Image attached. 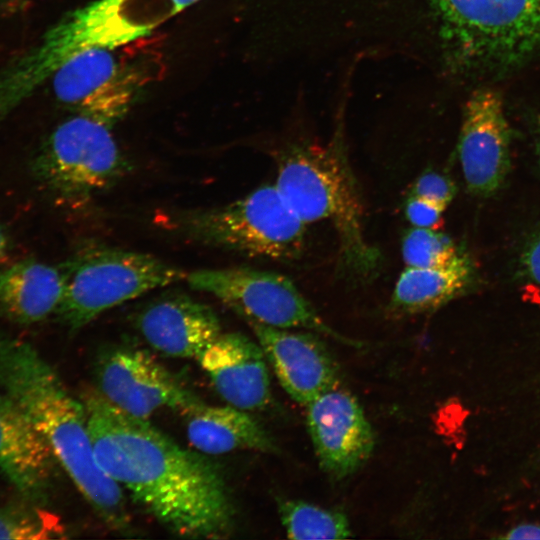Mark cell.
<instances>
[{
	"label": "cell",
	"instance_id": "cell-14",
	"mask_svg": "<svg viewBox=\"0 0 540 540\" xmlns=\"http://www.w3.org/2000/svg\"><path fill=\"white\" fill-rule=\"evenodd\" d=\"M280 385L306 405L340 384L339 366L324 342L311 332H293L248 320Z\"/></svg>",
	"mask_w": 540,
	"mask_h": 540
},
{
	"label": "cell",
	"instance_id": "cell-15",
	"mask_svg": "<svg viewBox=\"0 0 540 540\" xmlns=\"http://www.w3.org/2000/svg\"><path fill=\"white\" fill-rule=\"evenodd\" d=\"M56 459L16 402L0 389V474L21 501L44 508Z\"/></svg>",
	"mask_w": 540,
	"mask_h": 540
},
{
	"label": "cell",
	"instance_id": "cell-4",
	"mask_svg": "<svg viewBox=\"0 0 540 540\" xmlns=\"http://www.w3.org/2000/svg\"><path fill=\"white\" fill-rule=\"evenodd\" d=\"M452 60L508 65L540 49V0H428Z\"/></svg>",
	"mask_w": 540,
	"mask_h": 540
},
{
	"label": "cell",
	"instance_id": "cell-24",
	"mask_svg": "<svg viewBox=\"0 0 540 540\" xmlns=\"http://www.w3.org/2000/svg\"><path fill=\"white\" fill-rule=\"evenodd\" d=\"M456 194L452 180L435 171L424 172L414 183L411 196L433 202L443 208L451 203Z\"/></svg>",
	"mask_w": 540,
	"mask_h": 540
},
{
	"label": "cell",
	"instance_id": "cell-20",
	"mask_svg": "<svg viewBox=\"0 0 540 540\" xmlns=\"http://www.w3.org/2000/svg\"><path fill=\"white\" fill-rule=\"evenodd\" d=\"M471 277L472 266L465 255L445 267L406 266L395 285L390 308L401 314L435 310L464 291Z\"/></svg>",
	"mask_w": 540,
	"mask_h": 540
},
{
	"label": "cell",
	"instance_id": "cell-13",
	"mask_svg": "<svg viewBox=\"0 0 540 540\" xmlns=\"http://www.w3.org/2000/svg\"><path fill=\"white\" fill-rule=\"evenodd\" d=\"M511 133L500 94L475 90L464 106L458 156L468 190L478 196L495 193L510 167Z\"/></svg>",
	"mask_w": 540,
	"mask_h": 540
},
{
	"label": "cell",
	"instance_id": "cell-18",
	"mask_svg": "<svg viewBox=\"0 0 540 540\" xmlns=\"http://www.w3.org/2000/svg\"><path fill=\"white\" fill-rule=\"evenodd\" d=\"M65 285L63 263L17 261L0 270V312L18 324L38 323L55 313Z\"/></svg>",
	"mask_w": 540,
	"mask_h": 540
},
{
	"label": "cell",
	"instance_id": "cell-23",
	"mask_svg": "<svg viewBox=\"0 0 540 540\" xmlns=\"http://www.w3.org/2000/svg\"><path fill=\"white\" fill-rule=\"evenodd\" d=\"M63 533L57 520L44 508L20 501L0 506V539H47Z\"/></svg>",
	"mask_w": 540,
	"mask_h": 540
},
{
	"label": "cell",
	"instance_id": "cell-17",
	"mask_svg": "<svg viewBox=\"0 0 540 540\" xmlns=\"http://www.w3.org/2000/svg\"><path fill=\"white\" fill-rule=\"evenodd\" d=\"M135 326L155 351L173 358H194L222 332L215 311L183 294L161 296L135 316Z\"/></svg>",
	"mask_w": 540,
	"mask_h": 540
},
{
	"label": "cell",
	"instance_id": "cell-9",
	"mask_svg": "<svg viewBox=\"0 0 540 540\" xmlns=\"http://www.w3.org/2000/svg\"><path fill=\"white\" fill-rule=\"evenodd\" d=\"M199 0H96L67 15L47 35L43 69L52 74L72 55L90 48L116 49L148 36Z\"/></svg>",
	"mask_w": 540,
	"mask_h": 540
},
{
	"label": "cell",
	"instance_id": "cell-8",
	"mask_svg": "<svg viewBox=\"0 0 540 540\" xmlns=\"http://www.w3.org/2000/svg\"><path fill=\"white\" fill-rule=\"evenodd\" d=\"M187 281L210 293L248 320L284 329H304L353 347L363 343L331 328L287 277L248 267L198 270Z\"/></svg>",
	"mask_w": 540,
	"mask_h": 540
},
{
	"label": "cell",
	"instance_id": "cell-21",
	"mask_svg": "<svg viewBox=\"0 0 540 540\" xmlns=\"http://www.w3.org/2000/svg\"><path fill=\"white\" fill-rule=\"evenodd\" d=\"M278 512L290 539H346L352 536L346 515L339 511L301 500L279 499Z\"/></svg>",
	"mask_w": 540,
	"mask_h": 540
},
{
	"label": "cell",
	"instance_id": "cell-16",
	"mask_svg": "<svg viewBox=\"0 0 540 540\" xmlns=\"http://www.w3.org/2000/svg\"><path fill=\"white\" fill-rule=\"evenodd\" d=\"M196 360L228 405L255 411L269 404L267 359L258 342L237 332L221 333Z\"/></svg>",
	"mask_w": 540,
	"mask_h": 540
},
{
	"label": "cell",
	"instance_id": "cell-26",
	"mask_svg": "<svg viewBox=\"0 0 540 540\" xmlns=\"http://www.w3.org/2000/svg\"><path fill=\"white\" fill-rule=\"evenodd\" d=\"M521 263L525 274L540 284V234L534 237L525 248Z\"/></svg>",
	"mask_w": 540,
	"mask_h": 540
},
{
	"label": "cell",
	"instance_id": "cell-2",
	"mask_svg": "<svg viewBox=\"0 0 540 540\" xmlns=\"http://www.w3.org/2000/svg\"><path fill=\"white\" fill-rule=\"evenodd\" d=\"M0 389L25 413L98 516L131 533L123 489L98 464L82 401L29 342L0 330Z\"/></svg>",
	"mask_w": 540,
	"mask_h": 540
},
{
	"label": "cell",
	"instance_id": "cell-3",
	"mask_svg": "<svg viewBox=\"0 0 540 540\" xmlns=\"http://www.w3.org/2000/svg\"><path fill=\"white\" fill-rule=\"evenodd\" d=\"M275 185L305 224L331 222L342 267L364 277L378 268L380 253L364 236L363 207L348 160L342 115L326 144H292L283 151Z\"/></svg>",
	"mask_w": 540,
	"mask_h": 540
},
{
	"label": "cell",
	"instance_id": "cell-28",
	"mask_svg": "<svg viewBox=\"0 0 540 540\" xmlns=\"http://www.w3.org/2000/svg\"><path fill=\"white\" fill-rule=\"evenodd\" d=\"M9 248V238L4 227L0 224V262L6 256Z\"/></svg>",
	"mask_w": 540,
	"mask_h": 540
},
{
	"label": "cell",
	"instance_id": "cell-6",
	"mask_svg": "<svg viewBox=\"0 0 540 540\" xmlns=\"http://www.w3.org/2000/svg\"><path fill=\"white\" fill-rule=\"evenodd\" d=\"M130 169L110 127L80 114L58 125L30 164L37 183L73 208L113 187Z\"/></svg>",
	"mask_w": 540,
	"mask_h": 540
},
{
	"label": "cell",
	"instance_id": "cell-12",
	"mask_svg": "<svg viewBox=\"0 0 540 540\" xmlns=\"http://www.w3.org/2000/svg\"><path fill=\"white\" fill-rule=\"evenodd\" d=\"M308 432L321 469L333 480L355 473L370 458L375 436L364 411L340 384L305 405Z\"/></svg>",
	"mask_w": 540,
	"mask_h": 540
},
{
	"label": "cell",
	"instance_id": "cell-19",
	"mask_svg": "<svg viewBox=\"0 0 540 540\" xmlns=\"http://www.w3.org/2000/svg\"><path fill=\"white\" fill-rule=\"evenodd\" d=\"M184 415L187 438L203 454L219 455L235 450L278 451L268 432L244 410L204 403Z\"/></svg>",
	"mask_w": 540,
	"mask_h": 540
},
{
	"label": "cell",
	"instance_id": "cell-29",
	"mask_svg": "<svg viewBox=\"0 0 540 540\" xmlns=\"http://www.w3.org/2000/svg\"><path fill=\"white\" fill-rule=\"evenodd\" d=\"M535 143H536V153L540 164V118L538 119L536 123V131H535Z\"/></svg>",
	"mask_w": 540,
	"mask_h": 540
},
{
	"label": "cell",
	"instance_id": "cell-27",
	"mask_svg": "<svg viewBox=\"0 0 540 540\" xmlns=\"http://www.w3.org/2000/svg\"><path fill=\"white\" fill-rule=\"evenodd\" d=\"M502 539H540V524H521L507 531Z\"/></svg>",
	"mask_w": 540,
	"mask_h": 540
},
{
	"label": "cell",
	"instance_id": "cell-10",
	"mask_svg": "<svg viewBox=\"0 0 540 540\" xmlns=\"http://www.w3.org/2000/svg\"><path fill=\"white\" fill-rule=\"evenodd\" d=\"M94 378L108 402L144 420L161 408L184 415L205 403L148 352L131 346L103 349L95 360Z\"/></svg>",
	"mask_w": 540,
	"mask_h": 540
},
{
	"label": "cell",
	"instance_id": "cell-7",
	"mask_svg": "<svg viewBox=\"0 0 540 540\" xmlns=\"http://www.w3.org/2000/svg\"><path fill=\"white\" fill-rule=\"evenodd\" d=\"M63 266L66 285L54 314L71 332L120 303L187 276L154 256L102 246L82 249Z\"/></svg>",
	"mask_w": 540,
	"mask_h": 540
},
{
	"label": "cell",
	"instance_id": "cell-5",
	"mask_svg": "<svg viewBox=\"0 0 540 540\" xmlns=\"http://www.w3.org/2000/svg\"><path fill=\"white\" fill-rule=\"evenodd\" d=\"M177 228L200 243L250 257L298 258L305 223L276 185H264L232 203L181 213Z\"/></svg>",
	"mask_w": 540,
	"mask_h": 540
},
{
	"label": "cell",
	"instance_id": "cell-11",
	"mask_svg": "<svg viewBox=\"0 0 540 540\" xmlns=\"http://www.w3.org/2000/svg\"><path fill=\"white\" fill-rule=\"evenodd\" d=\"M118 48H90L65 60L52 73L58 100L111 127L130 108L142 73Z\"/></svg>",
	"mask_w": 540,
	"mask_h": 540
},
{
	"label": "cell",
	"instance_id": "cell-22",
	"mask_svg": "<svg viewBox=\"0 0 540 540\" xmlns=\"http://www.w3.org/2000/svg\"><path fill=\"white\" fill-rule=\"evenodd\" d=\"M402 255L408 267L439 268L450 265L462 254L447 235L413 227L403 237Z\"/></svg>",
	"mask_w": 540,
	"mask_h": 540
},
{
	"label": "cell",
	"instance_id": "cell-25",
	"mask_svg": "<svg viewBox=\"0 0 540 540\" xmlns=\"http://www.w3.org/2000/svg\"><path fill=\"white\" fill-rule=\"evenodd\" d=\"M445 208L425 199L411 196L406 202L405 214L413 227L438 229Z\"/></svg>",
	"mask_w": 540,
	"mask_h": 540
},
{
	"label": "cell",
	"instance_id": "cell-1",
	"mask_svg": "<svg viewBox=\"0 0 540 540\" xmlns=\"http://www.w3.org/2000/svg\"><path fill=\"white\" fill-rule=\"evenodd\" d=\"M82 402L98 464L163 527L194 539H222L233 532L228 487L205 454L181 447L96 389L85 392Z\"/></svg>",
	"mask_w": 540,
	"mask_h": 540
}]
</instances>
